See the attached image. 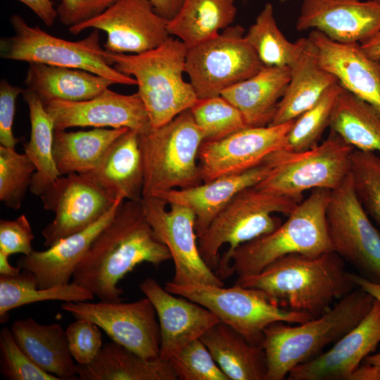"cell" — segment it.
I'll return each mask as SVG.
<instances>
[{"label":"cell","mask_w":380,"mask_h":380,"mask_svg":"<svg viewBox=\"0 0 380 380\" xmlns=\"http://www.w3.org/2000/svg\"><path fill=\"white\" fill-rule=\"evenodd\" d=\"M357 286L374 298L364 319L338 339L327 352L293 368L289 380H348L360 362L374 352L380 343V284L362 276Z\"/></svg>","instance_id":"16"},{"label":"cell","mask_w":380,"mask_h":380,"mask_svg":"<svg viewBox=\"0 0 380 380\" xmlns=\"http://www.w3.org/2000/svg\"><path fill=\"white\" fill-rule=\"evenodd\" d=\"M118 0H61L56 11L60 21L68 27L100 15Z\"/></svg>","instance_id":"46"},{"label":"cell","mask_w":380,"mask_h":380,"mask_svg":"<svg viewBox=\"0 0 380 380\" xmlns=\"http://www.w3.org/2000/svg\"><path fill=\"white\" fill-rule=\"evenodd\" d=\"M139 288L157 314L160 333L159 357L163 360H169L220 321L206 308L167 291L153 278L144 279Z\"/></svg>","instance_id":"20"},{"label":"cell","mask_w":380,"mask_h":380,"mask_svg":"<svg viewBox=\"0 0 380 380\" xmlns=\"http://www.w3.org/2000/svg\"><path fill=\"white\" fill-rule=\"evenodd\" d=\"M360 44L368 57L380 61V31Z\"/></svg>","instance_id":"51"},{"label":"cell","mask_w":380,"mask_h":380,"mask_svg":"<svg viewBox=\"0 0 380 380\" xmlns=\"http://www.w3.org/2000/svg\"><path fill=\"white\" fill-rule=\"evenodd\" d=\"M167 23L149 0H118L100 15L68 30L72 34L89 28L102 30L107 34L106 51L135 54L153 49L169 37Z\"/></svg>","instance_id":"17"},{"label":"cell","mask_w":380,"mask_h":380,"mask_svg":"<svg viewBox=\"0 0 380 380\" xmlns=\"http://www.w3.org/2000/svg\"><path fill=\"white\" fill-rule=\"evenodd\" d=\"M44 105L55 101H82L91 99L115 83L106 77L73 68L38 63H29L24 82Z\"/></svg>","instance_id":"29"},{"label":"cell","mask_w":380,"mask_h":380,"mask_svg":"<svg viewBox=\"0 0 380 380\" xmlns=\"http://www.w3.org/2000/svg\"><path fill=\"white\" fill-rule=\"evenodd\" d=\"M299 203L290 197L267 192L255 186L242 190L198 238L202 258L215 272L222 245H229L224 254L228 255L240 245L271 233L282 223L272 214L279 213L289 216Z\"/></svg>","instance_id":"7"},{"label":"cell","mask_w":380,"mask_h":380,"mask_svg":"<svg viewBox=\"0 0 380 380\" xmlns=\"http://www.w3.org/2000/svg\"><path fill=\"white\" fill-rule=\"evenodd\" d=\"M155 11L163 18L169 20L177 13L184 0H149Z\"/></svg>","instance_id":"49"},{"label":"cell","mask_w":380,"mask_h":380,"mask_svg":"<svg viewBox=\"0 0 380 380\" xmlns=\"http://www.w3.org/2000/svg\"><path fill=\"white\" fill-rule=\"evenodd\" d=\"M329 127L355 149L380 152V111L343 87L336 99Z\"/></svg>","instance_id":"34"},{"label":"cell","mask_w":380,"mask_h":380,"mask_svg":"<svg viewBox=\"0 0 380 380\" xmlns=\"http://www.w3.org/2000/svg\"><path fill=\"white\" fill-rule=\"evenodd\" d=\"M39 197L44 208L55 214L42 231L47 248L91 226L117 201L79 173L60 176Z\"/></svg>","instance_id":"15"},{"label":"cell","mask_w":380,"mask_h":380,"mask_svg":"<svg viewBox=\"0 0 380 380\" xmlns=\"http://www.w3.org/2000/svg\"><path fill=\"white\" fill-rule=\"evenodd\" d=\"M331 190L313 189L284 223L271 233L238 246L220 258L215 271L220 279L260 272L274 260L293 253L318 255L333 251L327 219Z\"/></svg>","instance_id":"3"},{"label":"cell","mask_w":380,"mask_h":380,"mask_svg":"<svg viewBox=\"0 0 380 380\" xmlns=\"http://www.w3.org/2000/svg\"><path fill=\"white\" fill-rule=\"evenodd\" d=\"M350 175L362 205L380 224V157L374 152L354 149L350 155Z\"/></svg>","instance_id":"41"},{"label":"cell","mask_w":380,"mask_h":380,"mask_svg":"<svg viewBox=\"0 0 380 380\" xmlns=\"http://www.w3.org/2000/svg\"><path fill=\"white\" fill-rule=\"evenodd\" d=\"M327 219L333 251L380 284V234L356 196L350 172L331 191Z\"/></svg>","instance_id":"12"},{"label":"cell","mask_w":380,"mask_h":380,"mask_svg":"<svg viewBox=\"0 0 380 380\" xmlns=\"http://www.w3.org/2000/svg\"><path fill=\"white\" fill-rule=\"evenodd\" d=\"M0 372L7 380H60L37 366L15 341L11 329L0 331Z\"/></svg>","instance_id":"43"},{"label":"cell","mask_w":380,"mask_h":380,"mask_svg":"<svg viewBox=\"0 0 380 380\" xmlns=\"http://www.w3.org/2000/svg\"><path fill=\"white\" fill-rule=\"evenodd\" d=\"M236 284L262 291L280 307L309 313L314 318L357 286L336 252L293 253L269 264L260 272L238 277Z\"/></svg>","instance_id":"2"},{"label":"cell","mask_w":380,"mask_h":380,"mask_svg":"<svg viewBox=\"0 0 380 380\" xmlns=\"http://www.w3.org/2000/svg\"><path fill=\"white\" fill-rule=\"evenodd\" d=\"M128 128H94L87 131L55 129L53 156L61 175L94 170L110 145Z\"/></svg>","instance_id":"33"},{"label":"cell","mask_w":380,"mask_h":380,"mask_svg":"<svg viewBox=\"0 0 380 380\" xmlns=\"http://www.w3.org/2000/svg\"><path fill=\"white\" fill-rule=\"evenodd\" d=\"M23 98L29 109L30 139L24 146V153L35 166L30 191L40 196L61 175L53 156L54 125L39 97L25 89Z\"/></svg>","instance_id":"35"},{"label":"cell","mask_w":380,"mask_h":380,"mask_svg":"<svg viewBox=\"0 0 380 380\" xmlns=\"http://www.w3.org/2000/svg\"><path fill=\"white\" fill-rule=\"evenodd\" d=\"M61 307L75 319L94 322L113 341L142 357H159V323L156 310L147 297L130 303L65 302Z\"/></svg>","instance_id":"14"},{"label":"cell","mask_w":380,"mask_h":380,"mask_svg":"<svg viewBox=\"0 0 380 380\" xmlns=\"http://www.w3.org/2000/svg\"><path fill=\"white\" fill-rule=\"evenodd\" d=\"M279 1H280L281 2H283V3H284V2L289 1H290V0H279Z\"/></svg>","instance_id":"54"},{"label":"cell","mask_w":380,"mask_h":380,"mask_svg":"<svg viewBox=\"0 0 380 380\" xmlns=\"http://www.w3.org/2000/svg\"><path fill=\"white\" fill-rule=\"evenodd\" d=\"M141 202L148 222L174 262L171 281L178 285L224 286L200 254L193 211L179 203H170L166 210L167 203L157 196L143 197Z\"/></svg>","instance_id":"13"},{"label":"cell","mask_w":380,"mask_h":380,"mask_svg":"<svg viewBox=\"0 0 380 380\" xmlns=\"http://www.w3.org/2000/svg\"><path fill=\"white\" fill-rule=\"evenodd\" d=\"M375 298L360 288L353 290L324 314L295 327L281 321L263 331L266 380H283L295 367L319 355L355 327L371 310Z\"/></svg>","instance_id":"4"},{"label":"cell","mask_w":380,"mask_h":380,"mask_svg":"<svg viewBox=\"0 0 380 380\" xmlns=\"http://www.w3.org/2000/svg\"><path fill=\"white\" fill-rule=\"evenodd\" d=\"M9 256L0 251V275L14 277L21 272L22 270L18 266H12L9 262Z\"/></svg>","instance_id":"52"},{"label":"cell","mask_w":380,"mask_h":380,"mask_svg":"<svg viewBox=\"0 0 380 380\" xmlns=\"http://www.w3.org/2000/svg\"><path fill=\"white\" fill-rule=\"evenodd\" d=\"M200 339L229 380H266L263 348L251 343L231 326L219 321Z\"/></svg>","instance_id":"30"},{"label":"cell","mask_w":380,"mask_h":380,"mask_svg":"<svg viewBox=\"0 0 380 380\" xmlns=\"http://www.w3.org/2000/svg\"><path fill=\"white\" fill-rule=\"evenodd\" d=\"M171 259L167 246L148 222L141 201H124L93 241L77 266L74 283L100 300L121 301L118 284L142 262L154 266Z\"/></svg>","instance_id":"1"},{"label":"cell","mask_w":380,"mask_h":380,"mask_svg":"<svg viewBox=\"0 0 380 380\" xmlns=\"http://www.w3.org/2000/svg\"><path fill=\"white\" fill-rule=\"evenodd\" d=\"M187 50L181 40L170 36L158 46L140 53L106 51L110 65L136 80L151 127L166 124L198 99L183 77Z\"/></svg>","instance_id":"5"},{"label":"cell","mask_w":380,"mask_h":380,"mask_svg":"<svg viewBox=\"0 0 380 380\" xmlns=\"http://www.w3.org/2000/svg\"><path fill=\"white\" fill-rule=\"evenodd\" d=\"M70 351L77 364L90 363L103 346L100 327L86 319H75L65 329Z\"/></svg>","instance_id":"44"},{"label":"cell","mask_w":380,"mask_h":380,"mask_svg":"<svg viewBox=\"0 0 380 380\" xmlns=\"http://www.w3.org/2000/svg\"><path fill=\"white\" fill-rule=\"evenodd\" d=\"M55 129L74 127H125L141 134L151 127L145 106L137 92L122 94L109 88L86 101L55 100L44 105Z\"/></svg>","instance_id":"19"},{"label":"cell","mask_w":380,"mask_h":380,"mask_svg":"<svg viewBox=\"0 0 380 380\" xmlns=\"http://www.w3.org/2000/svg\"><path fill=\"white\" fill-rule=\"evenodd\" d=\"M373 1H376L380 3V0H373Z\"/></svg>","instance_id":"55"},{"label":"cell","mask_w":380,"mask_h":380,"mask_svg":"<svg viewBox=\"0 0 380 380\" xmlns=\"http://www.w3.org/2000/svg\"><path fill=\"white\" fill-rule=\"evenodd\" d=\"M290 78L289 66H264L221 95L241 112L249 127H265L272 122Z\"/></svg>","instance_id":"28"},{"label":"cell","mask_w":380,"mask_h":380,"mask_svg":"<svg viewBox=\"0 0 380 380\" xmlns=\"http://www.w3.org/2000/svg\"><path fill=\"white\" fill-rule=\"evenodd\" d=\"M245 38L265 67H291L300 54L307 38L289 41L278 27L271 3H267Z\"/></svg>","instance_id":"37"},{"label":"cell","mask_w":380,"mask_h":380,"mask_svg":"<svg viewBox=\"0 0 380 380\" xmlns=\"http://www.w3.org/2000/svg\"><path fill=\"white\" fill-rule=\"evenodd\" d=\"M80 380H177L169 360L146 359L111 341L88 364H77Z\"/></svg>","instance_id":"31"},{"label":"cell","mask_w":380,"mask_h":380,"mask_svg":"<svg viewBox=\"0 0 380 380\" xmlns=\"http://www.w3.org/2000/svg\"><path fill=\"white\" fill-rule=\"evenodd\" d=\"M308 38L317 49L320 65L345 89L380 111V61L368 57L359 43H338L315 30Z\"/></svg>","instance_id":"22"},{"label":"cell","mask_w":380,"mask_h":380,"mask_svg":"<svg viewBox=\"0 0 380 380\" xmlns=\"http://www.w3.org/2000/svg\"><path fill=\"white\" fill-rule=\"evenodd\" d=\"M94 296L73 281L50 288H39L34 274L23 270L14 277L0 275V322L8 319L9 312L23 305L46 300L82 302Z\"/></svg>","instance_id":"36"},{"label":"cell","mask_w":380,"mask_h":380,"mask_svg":"<svg viewBox=\"0 0 380 380\" xmlns=\"http://www.w3.org/2000/svg\"><path fill=\"white\" fill-rule=\"evenodd\" d=\"M84 174L114 201H141L144 174L139 133L125 131L110 145L96 167Z\"/></svg>","instance_id":"25"},{"label":"cell","mask_w":380,"mask_h":380,"mask_svg":"<svg viewBox=\"0 0 380 380\" xmlns=\"http://www.w3.org/2000/svg\"><path fill=\"white\" fill-rule=\"evenodd\" d=\"M355 148L330 130L321 144L304 151L278 150L265 160L269 175L255 185L258 189L303 201L307 190L339 187L350 172V155Z\"/></svg>","instance_id":"9"},{"label":"cell","mask_w":380,"mask_h":380,"mask_svg":"<svg viewBox=\"0 0 380 380\" xmlns=\"http://www.w3.org/2000/svg\"><path fill=\"white\" fill-rule=\"evenodd\" d=\"M271 170L272 166L265 160L243 172L220 177L187 189L161 192L155 196L167 204L179 203L190 208L196 217L195 230L198 238L237 194L260 183Z\"/></svg>","instance_id":"24"},{"label":"cell","mask_w":380,"mask_h":380,"mask_svg":"<svg viewBox=\"0 0 380 380\" xmlns=\"http://www.w3.org/2000/svg\"><path fill=\"white\" fill-rule=\"evenodd\" d=\"M348 380H380V366L368 363L359 365Z\"/></svg>","instance_id":"50"},{"label":"cell","mask_w":380,"mask_h":380,"mask_svg":"<svg viewBox=\"0 0 380 380\" xmlns=\"http://www.w3.org/2000/svg\"><path fill=\"white\" fill-rule=\"evenodd\" d=\"M203 141L190 109L165 125L139 134L142 198L201 184L198 152Z\"/></svg>","instance_id":"6"},{"label":"cell","mask_w":380,"mask_h":380,"mask_svg":"<svg viewBox=\"0 0 380 380\" xmlns=\"http://www.w3.org/2000/svg\"><path fill=\"white\" fill-rule=\"evenodd\" d=\"M10 329L20 348L39 368L60 380L78 379L77 363L60 324H41L27 317L14 321Z\"/></svg>","instance_id":"26"},{"label":"cell","mask_w":380,"mask_h":380,"mask_svg":"<svg viewBox=\"0 0 380 380\" xmlns=\"http://www.w3.org/2000/svg\"><path fill=\"white\" fill-rule=\"evenodd\" d=\"M13 34L2 37L0 56L4 59L43 63L84 70L115 84L137 85L136 80L118 71L106 59L99 30L93 29L84 39L72 42L53 36L39 26H30L19 15L10 18Z\"/></svg>","instance_id":"8"},{"label":"cell","mask_w":380,"mask_h":380,"mask_svg":"<svg viewBox=\"0 0 380 380\" xmlns=\"http://www.w3.org/2000/svg\"><path fill=\"white\" fill-rule=\"evenodd\" d=\"M365 363L373 364L380 366V353L374 355H369L365 359Z\"/></svg>","instance_id":"53"},{"label":"cell","mask_w":380,"mask_h":380,"mask_svg":"<svg viewBox=\"0 0 380 380\" xmlns=\"http://www.w3.org/2000/svg\"><path fill=\"white\" fill-rule=\"evenodd\" d=\"M34 236L30 223L25 215L14 220H0V251L8 254L30 255L34 250L32 241Z\"/></svg>","instance_id":"45"},{"label":"cell","mask_w":380,"mask_h":380,"mask_svg":"<svg viewBox=\"0 0 380 380\" xmlns=\"http://www.w3.org/2000/svg\"><path fill=\"white\" fill-rule=\"evenodd\" d=\"M236 11L234 0H184L176 15L167 20V29L170 36L190 49L231 26Z\"/></svg>","instance_id":"32"},{"label":"cell","mask_w":380,"mask_h":380,"mask_svg":"<svg viewBox=\"0 0 380 380\" xmlns=\"http://www.w3.org/2000/svg\"><path fill=\"white\" fill-rule=\"evenodd\" d=\"M343 44L359 43L380 31V3L373 0H303L296 24Z\"/></svg>","instance_id":"21"},{"label":"cell","mask_w":380,"mask_h":380,"mask_svg":"<svg viewBox=\"0 0 380 380\" xmlns=\"http://www.w3.org/2000/svg\"><path fill=\"white\" fill-rule=\"evenodd\" d=\"M31 9L49 27L52 26L58 14L51 0H18Z\"/></svg>","instance_id":"48"},{"label":"cell","mask_w":380,"mask_h":380,"mask_svg":"<svg viewBox=\"0 0 380 380\" xmlns=\"http://www.w3.org/2000/svg\"><path fill=\"white\" fill-rule=\"evenodd\" d=\"M293 121L248 127L224 139L203 141L198 152L203 182L245 172L262 163L272 153L284 149Z\"/></svg>","instance_id":"18"},{"label":"cell","mask_w":380,"mask_h":380,"mask_svg":"<svg viewBox=\"0 0 380 380\" xmlns=\"http://www.w3.org/2000/svg\"><path fill=\"white\" fill-rule=\"evenodd\" d=\"M290 68V81L269 125L295 120L312 107L330 87L338 83L333 74L320 65L317 49L308 37Z\"/></svg>","instance_id":"27"},{"label":"cell","mask_w":380,"mask_h":380,"mask_svg":"<svg viewBox=\"0 0 380 380\" xmlns=\"http://www.w3.org/2000/svg\"><path fill=\"white\" fill-rule=\"evenodd\" d=\"M164 288L206 308L254 345L262 346L264 329L274 322L300 324L314 318L309 313L279 306L260 289L236 284L224 287L178 285L170 281Z\"/></svg>","instance_id":"10"},{"label":"cell","mask_w":380,"mask_h":380,"mask_svg":"<svg viewBox=\"0 0 380 380\" xmlns=\"http://www.w3.org/2000/svg\"><path fill=\"white\" fill-rule=\"evenodd\" d=\"M124 201L122 198L117 199L106 213L87 229L61 240L46 250L33 251L30 255H23L18 260L17 266L22 270L32 272L39 288L70 282L77 266L93 241L113 220Z\"/></svg>","instance_id":"23"},{"label":"cell","mask_w":380,"mask_h":380,"mask_svg":"<svg viewBox=\"0 0 380 380\" xmlns=\"http://www.w3.org/2000/svg\"><path fill=\"white\" fill-rule=\"evenodd\" d=\"M35 170L25 153L0 145V201L8 208H21Z\"/></svg>","instance_id":"40"},{"label":"cell","mask_w":380,"mask_h":380,"mask_svg":"<svg viewBox=\"0 0 380 380\" xmlns=\"http://www.w3.org/2000/svg\"><path fill=\"white\" fill-rule=\"evenodd\" d=\"M24 89L13 86L6 80L0 82V144L15 148L20 141L14 136L13 125L15 113V103L18 96Z\"/></svg>","instance_id":"47"},{"label":"cell","mask_w":380,"mask_h":380,"mask_svg":"<svg viewBox=\"0 0 380 380\" xmlns=\"http://www.w3.org/2000/svg\"><path fill=\"white\" fill-rule=\"evenodd\" d=\"M264 65L245 38V30L231 25L217 37L188 49L185 72L198 99L221 95L227 88L259 72Z\"/></svg>","instance_id":"11"},{"label":"cell","mask_w":380,"mask_h":380,"mask_svg":"<svg viewBox=\"0 0 380 380\" xmlns=\"http://www.w3.org/2000/svg\"><path fill=\"white\" fill-rule=\"evenodd\" d=\"M169 362L179 380H229L200 338L189 343Z\"/></svg>","instance_id":"42"},{"label":"cell","mask_w":380,"mask_h":380,"mask_svg":"<svg viewBox=\"0 0 380 380\" xmlns=\"http://www.w3.org/2000/svg\"><path fill=\"white\" fill-rule=\"evenodd\" d=\"M342 89L339 83L332 85L312 107L294 120L286 137L285 150L300 152L319 144L324 129L329 127L332 111Z\"/></svg>","instance_id":"38"},{"label":"cell","mask_w":380,"mask_h":380,"mask_svg":"<svg viewBox=\"0 0 380 380\" xmlns=\"http://www.w3.org/2000/svg\"><path fill=\"white\" fill-rule=\"evenodd\" d=\"M190 111L203 141H217L249 127L241 112L222 95L198 99Z\"/></svg>","instance_id":"39"}]
</instances>
